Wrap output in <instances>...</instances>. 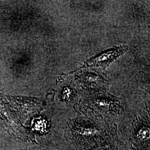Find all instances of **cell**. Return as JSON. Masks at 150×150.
<instances>
[{
  "instance_id": "277c9868",
  "label": "cell",
  "mask_w": 150,
  "mask_h": 150,
  "mask_svg": "<svg viewBox=\"0 0 150 150\" xmlns=\"http://www.w3.org/2000/svg\"><path fill=\"white\" fill-rule=\"evenodd\" d=\"M117 136L112 130L105 131L103 136L90 150H118Z\"/></svg>"
},
{
  "instance_id": "6da1fadb",
  "label": "cell",
  "mask_w": 150,
  "mask_h": 150,
  "mask_svg": "<svg viewBox=\"0 0 150 150\" xmlns=\"http://www.w3.org/2000/svg\"><path fill=\"white\" fill-rule=\"evenodd\" d=\"M105 132L95 126L72 121L66 127L65 137L74 144L77 150H90L100 139Z\"/></svg>"
},
{
  "instance_id": "8992f818",
  "label": "cell",
  "mask_w": 150,
  "mask_h": 150,
  "mask_svg": "<svg viewBox=\"0 0 150 150\" xmlns=\"http://www.w3.org/2000/svg\"></svg>"
},
{
  "instance_id": "3957f363",
  "label": "cell",
  "mask_w": 150,
  "mask_h": 150,
  "mask_svg": "<svg viewBox=\"0 0 150 150\" xmlns=\"http://www.w3.org/2000/svg\"><path fill=\"white\" fill-rule=\"evenodd\" d=\"M126 50L127 46H125L113 48L99 56L88 59L86 62V66L100 67L106 69L115 59L122 54Z\"/></svg>"
},
{
  "instance_id": "7a4b0ae2",
  "label": "cell",
  "mask_w": 150,
  "mask_h": 150,
  "mask_svg": "<svg viewBox=\"0 0 150 150\" xmlns=\"http://www.w3.org/2000/svg\"><path fill=\"white\" fill-rule=\"evenodd\" d=\"M86 110L89 109L90 111L91 110V112L95 111L96 114L98 112L97 115H100V116H107L108 115L113 116L121 111V108L122 109L118 102L112 98H96L95 101L91 100V102H86Z\"/></svg>"
},
{
  "instance_id": "5b68a950",
  "label": "cell",
  "mask_w": 150,
  "mask_h": 150,
  "mask_svg": "<svg viewBox=\"0 0 150 150\" xmlns=\"http://www.w3.org/2000/svg\"><path fill=\"white\" fill-rule=\"evenodd\" d=\"M134 144L137 146L144 145V144H149L150 142V129L147 126H142L137 129L134 132Z\"/></svg>"
}]
</instances>
